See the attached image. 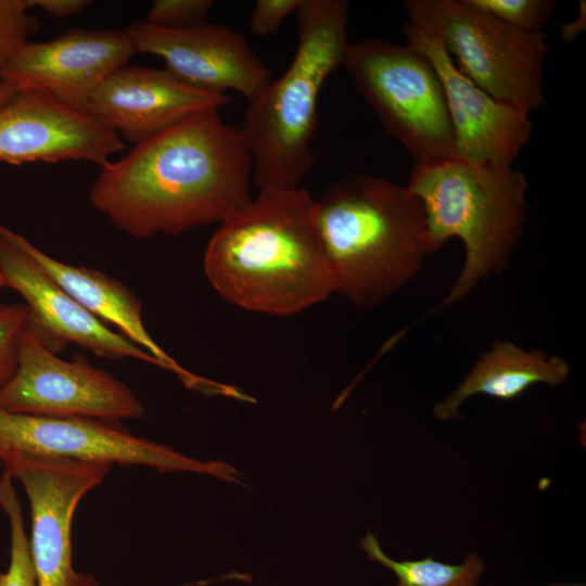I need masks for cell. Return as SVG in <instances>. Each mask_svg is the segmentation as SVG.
I'll use <instances>...</instances> for the list:
<instances>
[{"mask_svg":"<svg viewBox=\"0 0 586 586\" xmlns=\"http://www.w3.org/2000/svg\"><path fill=\"white\" fill-rule=\"evenodd\" d=\"M253 161L219 109L194 113L101 167L94 209L136 239L221 224L253 196Z\"/></svg>","mask_w":586,"mask_h":586,"instance_id":"1","label":"cell"},{"mask_svg":"<svg viewBox=\"0 0 586 586\" xmlns=\"http://www.w3.org/2000/svg\"><path fill=\"white\" fill-rule=\"evenodd\" d=\"M204 270L227 302L266 315H293L334 293L315 199L302 187L259 190L219 224Z\"/></svg>","mask_w":586,"mask_h":586,"instance_id":"2","label":"cell"},{"mask_svg":"<svg viewBox=\"0 0 586 586\" xmlns=\"http://www.w3.org/2000/svg\"><path fill=\"white\" fill-rule=\"evenodd\" d=\"M334 293L371 310L411 281L426 255L419 200L384 178L352 174L315 200Z\"/></svg>","mask_w":586,"mask_h":586,"instance_id":"3","label":"cell"},{"mask_svg":"<svg viewBox=\"0 0 586 586\" xmlns=\"http://www.w3.org/2000/svg\"><path fill=\"white\" fill-rule=\"evenodd\" d=\"M348 11L345 0H302L292 62L249 101L240 129L259 190L301 188L311 166L318 99L326 79L343 65Z\"/></svg>","mask_w":586,"mask_h":586,"instance_id":"4","label":"cell"},{"mask_svg":"<svg viewBox=\"0 0 586 586\" xmlns=\"http://www.w3.org/2000/svg\"><path fill=\"white\" fill-rule=\"evenodd\" d=\"M406 187L421 204L430 255L450 239L463 243V266L443 305L506 269L526 224L528 181L521 170L454 157L415 164Z\"/></svg>","mask_w":586,"mask_h":586,"instance_id":"5","label":"cell"},{"mask_svg":"<svg viewBox=\"0 0 586 586\" xmlns=\"http://www.w3.org/2000/svg\"><path fill=\"white\" fill-rule=\"evenodd\" d=\"M403 7L407 23L435 37L488 94L528 114L545 103L544 31L510 27L467 0H407Z\"/></svg>","mask_w":586,"mask_h":586,"instance_id":"6","label":"cell"},{"mask_svg":"<svg viewBox=\"0 0 586 586\" xmlns=\"http://www.w3.org/2000/svg\"><path fill=\"white\" fill-rule=\"evenodd\" d=\"M343 65L385 132L415 164L456 157L443 86L422 54L408 44L364 39L348 44Z\"/></svg>","mask_w":586,"mask_h":586,"instance_id":"7","label":"cell"},{"mask_svg":"<svg viewBox=\"0 0 586 586\" xmlns=\"http://www.w3.org/2000/svg\"><path fill=\"white\" fill-rule=\"evenodd\" d=\"M111 422L18 413L0 408V458L20 454L144 466L163 472L208 474L241 484L240 472L226 462H203L187 457Z\"/></svg>","mask_w":586,"mask_h":586,"instance_id":"8","label":"cell"},{"mask_svg":"<svg viewBox=\"0 0 586 586\" xmlns=\"http://www.w3.org/2000/svg\"><path fill=\"white\" fill-rule=\"evenodd\" d=\"M0 408L104 421L144 416L143 405L126 384L84 358H60L28 326L20 341L15 373L0 388Z\"/></svg>","mask_w":586,"mask_h":586,"instance_id":"9","label":"cell"},{"mask_svg":"<svg viewBox=\"0 0 586 586\" xmlns=\"http://www.w3.org/2000/svg\"><path fill=\"white\" fill-rule=\"evenodd\" d=\"M26 493L31 513L30 556L37 586H98L73 566L72 522L80 499L113 464L11 454L0 458Z\"/></svg>","mask_w":586,"mask_h":586,"instance_id":"10","label":"cell"},{"mask_svg":"<svg viewBox=\"0 0 586 586\" xmlns=\"http://www.w3.org/2000/svg\"><path fill=\"white\" fill-rule=\"evenodd\" d=\"M125 30L137 53L161 58L167 72L205 91L232 90L250 101L272 78L244 35L227 25L202 22L165 28L141 21Z\"/></svg>","mask_w":586,"mask_h":586,"instance_id":"11","label":"cell"},{"mask_svg":"<svg viewBox=\"0 0 586 586\" xmlns=\"http://www.w3.org/2000/svg\"><path fill=\"white\" fill-rule=\"evenodd\" d=\"M136 53L126 30L74 28L48 41L26 42L0 71V81L14 92H47L87 112L97 89Z\"/></svg>","mask_w":586,"mask_h":586,"instance_id":"12","label":"cell"},{"mask_svg":"<svg viewBox=\"0 0 586 586\" xmlns=\"http://www.w3.org/2000/svg\"><path fill=\"white\" fill-rule=\"evenodd\" d=\"M0 275L28 310V328L53 353L76 344L110 359L157 360L127 337L111 330L63 290L23 247L20 234L0 224Z\"/></svg>","mask_w":586,"mask_h":586,"instance_id":"13","label":"cell"},{"mask_svg":"<svg viewBox=\"0 0 586 586\" xmlns=\"http://www.w3.org/2000/svg\"><path fill=\"white\" fill-rule=\"evenodd\" d=\"M124 148L101 119L47 92H15L0 106V163L87 161L102 167Z\"/></svg>","mask_w":586,"mask_h":586,"instance_id":"14","label":"cell"},{"mask_svg":"<svg viewBox=\"0 0 586 586\" xmlns=\"http://www.w3.org/2000/svg\"><path fill=\"white\" fill-rule=\"evenodd\" d=\"M406 44L435 69L450 117L456 157L480 164L511 167L532 136L528 113L505 103L476 86L456 65L433 36L405 23Z\"/></svg>","mask_w":586,"mask_h":586,"instance_id":"15","label":"cell"},{"mask_svg":"<svg viewBox=\"0 0 586 586\" xmlns=\"http://www.w3.org/2000/svg\"><path fill=\"white\" fill-rule=\"evenodd\" d=\"M229 101L228 94L192 87L166 69L125 65L97 89L87 112L136 145L194 113Z\"/></svg>","mask_w":586,"mask_h":586,"instance_id":"16","label":"cell"},{"mask_svg":"<svg viewBox=\"0 0 586 586\" xmlns=\"http://www.w3.org/2000/svg\"><path fill=\"white\" fill-rule=\"evenodd\" d=\"M23 247L78 304L99 320L115 326L122 335L154 357L160 367L175 372L188 387L217 393L219 384L199 378L173 359L152 339L142 321V304L117 279L99 270L69 265L43 253L20 234Z\"/></svg>","mask_w":586,"mask_h":586,"instance_id":"17","label":"cell"},{"mask_svg":"<svg viewBox=\"0 0 586 586\" xmlns=\"http://www.w3.org/2000/svg\"><path fill=\"white\" fill-rule=\"evenodd\" d=\"M570 371L569 364L558 355L527 351L511 341H496L480 355L457 388L435 405L433 415L440 420L459 418L460 406L474 395L512 400L535 384L564 383Z\"/></svg>","mask_w":586,"mask_h":586,"instance_id":"18","label":"cell"},{"mask_svg":"<svg viewBox=\"0 0 586 586\" xmlns=\"http://www.w3.org/2000/svg\"><path fill=\"white\" fill-rule=\"evenodd\" d=\"M361 548L397 577V586H477L484 563L475 553L468 555L460 564H447L431 557L420 560L397 561L387 557L377 537L367 532L360 539Z\"/></svg>","mask_w":586,"mask_h":586,"instance_id":"19","label":"cell"},{"mask_svg":"<svg viewBox=\"0 0 586 586\" xmlns=\"http://www.w3.org/2000/svg\"><path fill=\"white\" fill-rule=\"evenodd\" d=\"M13 481L12 475L3 470L0 475V508L10 525V562L8 570L0 573V586H37L22 505Z\"/></svg>","mask_w":586,"mask_h":586,"instance_id":"20","label":"cell"},{"mask_svg":"<svg viewBox=\"0 0 586 586\" xmlns=\"http://www.w3.org/2000/svg\"><path fill=\"white\" fill-rule=\"evenodd\" d=\"M476 10L517 29L539 31L555 12L552 0H467Z\"/></svg>","mask_w":586,"mask_h":586,"instance_id":"21","label":"cell"},{"mask_svg":"<svg viewBox=\"0 0 586 586\" xmlns=\"http://www.w3.org/2000/svg\"><path fill=\"white\" fill-rule=\"evenodd\" d=\"M28 0H0V71L38 30Z\"/></svg>","mask_w":586,"mask_h":586,"instance_id":"22","label":"cell"},{"mask_svg":"<svg viewBox=\"0 0 586 586\" xmlns=\"http://www.w3.org/2000/svg\"><path fill=\"white\" fill-rule=\"evenodd\" d=\"M27 326L25 305L0 304V388L15 373L20 341Z\"/></svg>","mask_w":586,"mask_h":586,"instance_id":"23","label":"cell"},{"mask_svg":"<svg viewBox=\"0 0 586 586\" xmlns=\"http://www.w3.org/2000/svg\"><path fill=\"white\" fill-rule=\"evenodd\" d=\"M212 0H156L152 3L145 22L165 28H184L205 22Z\"/></svg>","mask_w":586,"mask_h":586,"instance_id":"24","label":"cell"},{"mask_svg":"<svg viewBox=\"0 0 586 586\" xmlns=\"http://www.w3.org/2000/svg\"><path fill=\"white\" fill-rule=\"evenodd\" d=\"M302 0H258L250 16V29L257 37L276 33L284 20L296 12Z\"/></svg>","mask_w":586,"mask_h":586,"instance_id":"25","label":"cell"},{"mask_svg":"<svg viewBox=\"0 0 586 586\" xmlns=\"http://www.w3.org/2000/svg\"><path fill=\"white\" fill-rule=\"evenodd\" d=\"M28 3L30 9L39 8L56 18L74 16L91 4L89 0H28Z\"/></svg>","mask_w":586,"mask_h":586,"instance_id":"26","label":"cell"},{"mask_svg":"<svg viewBox=\"0 0 586 586\" xmlns=\"http://www.w3.org/2000/svg\"><path fill=\"white\" fill-rule=\"evenodd\" d=\"M586 2H579V12L574 21L560 26V34L564 41H574L586 29Z\"/></svg>","mask_w":586,"mask_h":586,"instance_id":"27","label":"cell"},{"mask_svg":"<svg viewBox=\"0 0 586 586\" xmlns=\"http://www.w3.org/2000/svg\"><path fill=\"white\" fill-rule=\"evenodd\" d=\"M15 92L0 81V106L8 102Z\"/></svg>","mask_w":586,"mask_h":586,"instance_id":"28","label":"cell"},{"mask_svg":"<svg viewBox=\"0 0 586 586\" xmlns=\"http://www.w3.org/2000/svg\"><path fill=\"white\" fill-rule=\"evenodd\" d=\"M3 288H5V285H4L2 277L0 275V290L3 289Z\"/></svg>","mask_w":586,"mask_h":586,"instance_id":"29","label":"cell"},{"mask_svg":"<svg viewBox=\"0 0 586 586\" xmlns=\"http://www.w3.org/2000/svg\"><path fill=\"white\" fill-rule=\"evenodd\" d=\"M553 586H583V585H579V584H571V585H553Z\"/></svg>","mask_w":586,"mask_h":586,"instance_id":"30","label":"cell"}]
</instances>
